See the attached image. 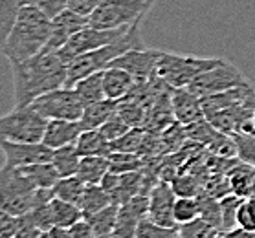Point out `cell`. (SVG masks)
Listing matches in <instances>:
<instances>
[{
	"mask_svg": "<svg viewBox=\"0 0 255 238\" xmlns=\"http://www.w3.org/2000/svg\"><path fill=\"white\" fill-rule=\"evenodd\" d=\"M103 2H107V0H68V7L79 13V15L90 17Z\"/></svg>",
	"mask_w": 255,
	"mask_h": 238,
	"instance_id": "cell-47",
	"label": "cell"
},
{
	"mask_svg": "<svg viewBox=\"0 0 255 238\" xmlns=\"http://www.w3.org/2000/svg\"><path fill=\"white\" fill-rule=\"evenodd\" d=\"M237 227L255 233V196H246L239 207Z\"/></svg>",
	"mask_w": 255,
	"mask_h": 238,
	"instance_id": "cell-41",
	"label": "cell"
},
{
	"mask_svg": "<svg viewBox=\"0 0 255 238\" xmlns=\"http://www.w3.org/2000/svg\"><path fill=\"white\" fill-rule=\"evenodd\" d=\"M147 141V134L143 128H130L125 136H122L120 140L112 141V152H132L138 154L141 151V147Z\"/></svg>",
	"mask_w": 255,
	"mask_h": 238,
	"instance_id": "cell-36",
	"label": "cell"
},
{
	"mask_svg": "<svg viewBox=\"0 0 255 238\" xmlns=\"http://www.w3.org/2000/svg\"><path fill=\"white\" fill-rule=\"evenodd\" d=\"M76 92L79 99L83 101V105H92L98 103L105 97V88H103V72H96L92 76L85 77L81 81L76 82Z\"/></svg>",
	"mask_w": 255,
	"mask_h": 238,
	"instance_id": "cell-29",
	"label": "cell"
},
{
	"mask_svg": "<svg viewBox=\"0 0 255 238\" xmlns=\"http://www.w3.org/2000/svg\"><path fill=\"white\" fill-rule=\"evenodd\" d=\"M143 46V39L139 33V24L130 26L127 33L112 42L109 46L98 48L92 52H87L83 55H77L72 63L68 64V79H66V86L74 88L77 81H81L85 77L92 76L96 72H103L116 61L120 55L130 52V50H141Z\"/></svg>",
	"mask_w": 255,
	"mask_h": 238,
	"instance_id": "cell-4",
	"label": "cell"
},
{
	"mask_svg": "<svg viewBox=\"0 0 255 238\" xmlns=\"http://www.w3.org/2000/svg\"><path fill=\"white\" fill-rule=\"evenodd\" d=\"M48 233H50V237H52V238H72V235H70V229H66V227L53 226Z\"/></svg>",
	"mask_w": 255,
	"mask_h": 238,
	"instance_id": "cell-50",
	"label": "cell"
},
{
	"mask_svg": "<svg viewBox=\"0 0 255 238\" xmlns=\"http://www.w3.org/2000/svg\"><path fill=\"white\" fill-rule=\"evenodd\" d=\"M254 125H255V114H254Z\"/></svg>",
	"mask_w": 255,
	"mask_h": 238,
	"instance_id": "cell-53",
	"label": "cell"
},
{
	"mask_svg": "<svg viewBox=\"0 0 255 238\" xmlns=\"http://www.w3.org/2000/svg\"><path fill=\"white\" fill-rule=\"evenodd\" d=\"M76 147L79 154H81V158L111 156L112 154V143L105 138L99 128H96V130H83Z\"/></svg>",
	"mask_w": 255,
	"mask_h": 238,
	"instance_id": "cell-22",
	"label": "cell"
},
{
	"mask_svg": "<svg viewBox=\"0 0 255 238\" xmlns=\"http://www.w3.org/2000/svg\"><path fill=\"white\" fill-rule=\"evenodd\" d=\"M52 35V18L33 4H28L18 15L0 52L11 63H22L44 52Z\"/></svg>",
	"mask_w": 255,
	"mask_h": 238,
	"instance_id": "cell-2",
	"label": "cell"
},
{
	"mask_svg": "<svg viewBox=\"0 0 255 238\" xmlns=\"http://www.w3.org/2000/svg\"><path fill=\"white\" fill-rule=\"evenodd\" d=\"M0 151L6 156V163L11 167H28L35 163L52 161L53 151L44 143H13L0 141Z\"/></svg>",
	"mask_w": 255,
	"mask_h": 238,
	"instance_id": "cell-13",
	"label": "cell"
},
{
	"mask_svg": "<svg viewBox=\"0 0 255 238\" xmlns=\"http://www.w3.org/2000/svg\"><path fill=\"white\" fill-rule=\"evenodd\" d=\"M85 189H87V183L79 176H66V178H61L57 181V185L53 187V196L79 205L83 194H85Z\"/></svg>",
	"mask_w": 255,
	"mask_h": 238,
	"instance_id": "cell-31",
	"label": "cell"
},
{
	"mask_svg": "<svg viewBox=\"0 0 255 238\" xmlns=\"http://www.w3.org/2000/svg\"><path fill=\"white\" fill-rule=\"evenodd\" d=\"M109 161H111V172H114V174L143 170L141 158L138 154H132V152H112L109 156Z\"/></svg>",
	"mask_w": 255,
	"mask_h": 238,
	"instance_id": "cell-35",
	"label": "cell"
},
{
	"mask_svg": "<svg viewBox=\"0 0 255 238\" xmlns=\"http://www.w3.org/2000/svg\"><path fill=\"white\" fill-rule=\"evenodd\" d=\"M39 238H52V237H50V233H42V235H41V237H39Z\"/></svg>",
	"mask_w": 255,
	"mask_h": 238,
	"instance_id": "cell-51",
	"label": "cell"
},
{
	"mask_svg": "<svg viewBox=\"0 0 255 238\" xmlns=\"http://www.w3.org/2000/svg\"><path fill=\"white\" fill-rule=\"evenodd\" d=\"M130 26H123V28H114V29H98L92 26H87L85 29H81L79 33L72 37L66 44H64L59 53L66 63H72L77 55H83L87 52L98 50V48L109 46L112 42H116L118 39H122L127 33Z\"/></svg>",
	"mask_w": 255,
	"mask_h": 238,
	"instance_id": "cell-10",
	"label": "cell"
},
{
	"mask_svg": "<svg viewBox=\"0 0 255 238\" xmlns=\"http://www.w3.org/2000/svg\"><path fill=\"white\" fill-rule=\"evenodd\" d=\"M184 130H186V138H189V140L195 141V143H202V145H206V147H211L215 141L221 138V134H224V132H221V130H217L206 117L200 119V121L191 123V125L184 127Z\"/></svg>",
	"mask_w": 255,
	"mask_h": 238,
	"instance_id": "cell-32",
	"label": "cell"
},
{
	"mask_svg": "<svg viewBox=\"0 0 255 238\" xmlns=\"http://www.w3.org/2000/svg\"><path fill=\"white\" fill-rule=\"evenodd\" d=\"M52 163H53V167L59 170L61 178L76 176L77 168H79V163H81V154H79L76 145L61 147V149H55V151H53Z\"/></svg>",
	"mask_w": 255,
	"mask_h": 238,
	"instance_id": "cell-27",
	"label": "cell"
},
{
	"mask_svg": "<svg viewBox=\"0 0 255 238\" xmlns=\"http://www.w3.org/2000/svg\"><path fill=\"white\" fill-rule=\"evenodd\" d=\"M70 235H72V238H98L87 218H83L70 227Z\"/></svg>",
	"mask_w": 255,
	"mask_h": 238,
	"instance_id": "cell-48",
	"label": "cell"
},
{
	"mask_svg": "<svg viewBox=\"0 0 255 238\" xmlns=\"http://www.w3.org/2000/svg\"><path fill=\"white\" fill-rule=\"evenodd\" d=\"M48 119L31 106H20L0 117V141L13 143H41Z\"/></svg>",
	"mask_w": 255,
	"mask_h": 238,
	"instance_id": "cell-6",
	"label": "cell"
},
{
	"mask_svg": "<svg viewBox=\"0 0 255 238\" xmlns=\"http://www.w3.org/2000/svg\"><path fill=\"white\" fill-rule=\"evenodd\" d=\"M118 114L123 117V121L130 128H141L145 117H147L139 101H127V99H122L118 103Z\"/></svg>",
	"mask_w": 255,
	"mask_h": 238,
	"instance_id": "cell-37",
	"label": "cell"
},
{
	"mask_svg": "<svg viewBox=\"0 0 255 238\" xmlns=\"http://www.w3.org/2000/svg\"><path fill=\"white\" fill-rule=\"evenodd\" d=\"M31 4L46 13L48 17L53 18L64 9H68V0H31Z\"/></svg>",
	"mask_w": 255,
	"mask_h": 238,
	"instance_id": "cell-44",
	"label": "cell"
},
{
	"mask_svg": "<svg viewBox=\"0 0 255 238\" xmlns=\"http://www.w3.org/2000/svg\"><path fill=\"white\" fill-rule=\"evenodd\" d=\"M228 181H230L233 194L243 198L252 196V189H254L255 181V167L241 161V159L233 161L230 165V170H228Z\"/></svg>",
	"mask_w": 255,
	"mask_h": 238,
	"instance_id": "cell-21",
	"label": "cell"
},
{
	"mask_svg": "<svg viewBox=\"0 0 255 238\" xmlns=\"http://www.w3.org/2000/svg\"><path fill=\"white\" fill-rule=\"evenodd\" d=\"M173 216L176 226H184L200 218V202L197 196H178L174 202Z\"/></svg>",
	"mask_w": 255,
	"mask_h": 238,
	"instance_id": "cell-33",
	"label": "cell"
},
{
	"mask_svg": "<svg viewBox=\"0 0 255 238\" xmlns=\"http://www.w3.org/2000/svg\"><path fill=\"white\" fill-rule=\"evenodd\" d=\"M224 235H226V238H255V233L241 229V227H235L232 231H224Z\"/></svg>",
	"mask_w": 255,
	"mask_h": 238,
	"instance_id": "cell-49",
	"label": "cell"
},
{
	"mask_svg": "<svg viewBox=\"0 0 255 238\" xmlns=\"http://www.w3.org/2000/svg\"><path fill=\"white\" fill-rule=\"evenodd\" d=\"M52 198L53 189H37L18 167L4 163L0 168V205L13 216L26 215Z\"/></svg>",
	"mask_w": 255,
	"mask_h": 238,
	"instance_id": "cell-3",
	"label": "cell"
},
{
	"mask_svg": "<svg viewBox=\"0 0 255 238\" xmlns=\"http://www.w3.org/2000/svg\"><path fill=\"white\" fill-rule=\"evenodd\" d=\"M156 0H107L88 17L90 26L98 29H114L141 24V18Z\"/></svg>",
	"mask_w": 255,
	"mask_h": 238,
	"instance_id": "cell-7",
	"label": "cell"
},
{
	"mask_svg": "<svg viewBox=\"0 0 255 238\" xmlns=\"http://www.w3.org/2000/svg\"><path fill=\"white\" fill-rule=\"evenodd\" d=\"M99 130H101L105 138H107V140H109L112 143V141L120 140L122 136H125V134H127L128 130H130V127H128L127 123L123 121V117L116 112V114H114V116H112L111 119H109V121L105 123V125L101 128H99Z\"/></svg>",
	"mask_w": 255,
	"mask_h": 238,
	"instance_id": "cell-43",
	"label": "cell"
},
{
	"mask_svg": "<svg viewBox=\"0 0 255 238\" xmlns=\"http://www.w3.org/2000/svg\"><path fill=\"white\" fill-rule=\"evenodd\" d=\"M83 127L79 121H66V119H50L44 130L42 143L48 145L52 151L66 145H76Z\"/></svg>",
	"mask_w": 255,
	"mask_h": 238,
	"instance_id": "cell-18",
	"label": "cell"
},
{
	"mask_svg": "<svg viewBox=\"0 0 255 238\" xmlns=\"http://www.w3.org/2000/svg\"><path fill=\"white\" fill-rule=\"evenodd\" d=\"M134 86H136V79L127 70L118 66H109L107 70H103V88L107 99L122 101L130 95Z\"/></svg>",
	"mask_w": 255,
	"mask_h": 238,
	"instance_id": "cell-19",
	"label": "cell"
},
{
	"mask_svg": "<svg viewBox=\"0 0 255 238\" xmlns=\"http://www.w3.org/2000/svg\"><path fill=\"white\" fill-rule=\"evenodd\" d=\"M160 57H162V52L141 48V50H130V52L120 55L111 66L127 70L136 79V84H141V82L151 81L152 77L156 76Z\"/></svg>",
	"mask_w": 255,
	"mask_h": 238,
	"instance_id": "cell-11",
	"label": "cell"
},
{
	"mask_svg": "<svg viewBox=\"0 0 255 238\" xmlns=\"http://www.w3.org/2000/svg\"><path fill=\"white\" fill-rule=\"evenodd\" d=\"M224 59L195 57V55H176V53H163L158 61L156 76L165 81L171 88H186L197 79L200 74L215 68Z\"/></svg>",
	"mask_w": 255,
	"mask_h": 238,
	"instance_id": "cell-5",
	"label": "cell"
},
{
	"mask_svg": "<svg viewBox=\"0 0 255 238\" xmlns=\"http://www.w3.org/2000/svg\"><path fill=\"white\" fill-rule=\"evenodd\" d=\"M90 26V20L85 15H79L74 9H64L57 17L52 18V35L48 41L44 52H59L72 37L79 33L81 29Z\"/></svg>",
	"mask_w": 255,
	"mask_h": 238,
	"instance_id": "cell-14",
	"label": "cell"
},
{
	"mask_svg": "<svg viewBox=\"0 0 255 238\" xmlns=\"http://www.w3.org/2000/svg\"><path fill=\"white\" fill-rule=\"evenodd\" d=\"M246 82H250V81L233 66V64L222 61V63L217 64L215 68L204 72L197 79H193L191 84H187L186 88H189L197 97L206 99V97H209V95L221 93V92H224V90H230V88L241 86V84H246Z\"/></svg>",
	"mask_w": 255,
	"mask_h": 238,
	"instance_id": "cell-9",
	"label": "cell"
},
{
	"mask_svg": "<svg viewBox=\"0 0 255 238\" xmlns=\"http://www.w3.org/2000/svg\"><path fill=\"white\" fill-rule=\"evenodd\" d=\"M13 72V106L31 105L44 93L66 86L68 63L59 52H41L39 55L11 63Z\"/></svg>",
	"mask_w": 255,
	"mask_h": 238,
	"instance_id": "cell-1",
	"label": "cell"
},
{
	"mask_svg": "<svg viewBox=\"0 0 255 238\" xmlns=\"http://www.w3.org/2000/svg\"><path fill=\"white\" fill-rule=\"evenodd\" d=\"M17 233V216L7 213L0 205V238H15Z\"/></svg>",
	"mask_w": 255,
	"mask_h": 238,
	"instance_id": "cell-45",
	"label": "cell"
},
{
	"mask_svg": "<svg viewBox=\"0 0 255 238\" xmlns=\"http://www.w3.org/2000/svg\"><path fill=\"white\" fill-rule=\"evenodd\" d=\"M171 106H173V117L182 127H187L206 117L202 99L197 97L189 88H173Z\"/></svg>",
	"mask_w": 255,
	"mask_h": 238,
	"instance_id": "cell-16",
	"label": "cell"
},
{
	"mask_svg": "<svg viewBox=\"0 0 255 238\" xmlns=\"http://www.w3.org/2000/svg\"><path fill=\"white\" fill-rule=\"evenodd\" d=\"M176 192L171 187V181L162 180L152 187L149 192V220H152L158 226L165 227H178L174 222L173 209L176 202Z\"/></svg>",
	"mask_w": 255,
	"mask_h": 238,
	"instance_id": "cell-12",
	"label": "cell"
},
{
	"mask_svg": "<svg viewBox=\"0 0 255 238\" xmlns=\"http://www.w3.org/2000/svg\"><path fill=\"white\" fill-rule=\"evenodd\" d=\"M136 238H182V237H180L178 227L158 226V224H154L152 220L145 218L138 226Z\"/></svg>",
	"mask_w": 255,
	"mask_h": 238,
	"instance_id": "cell-40",
	"label": "cell"
},
{
	"mask_svg": "<svg viewBox=\"0 0 255 238\" xmlns=\"http://www.w3.org/2000/svg\"><path fill=\"white\" fill-rule=\"evenodd\" d=\"M250 101H255V88L252 82H246V84L230 88V90H224L221 93H215V95H209V97L202 99V106H204V114L208 117L211 114H215V112L246 105Z\"/></svg>",
	"mask_w": 255,
	"mask_h": 238,
	"instance_id": "cell-17",
	"label": "cell"
},
{
	"mask_svg": "<svg viewBox=\"0 0 255 238\" xmlns=\"http://www.w3.org/2000/svg\"><path fill=\"white\" fill-rule=\"evenodd\" d=\"M111 172L109 156H87L81 158L77 174L87 185H101V181Z\"/></svg>",
	"mask_w": 255,
	"mask_h": 238,
	"instance_id": "cell-23",
	"label": "cell"
},
{
	"mask_svg": "<svg viewBox=\"0 0 255 238\" xmlns=\"http://www.w3.org/2000/svg\"><path fill=\"white\" fill-rule=\"evenodd\" d=\"M24 172V176L33 183L37 189H53L57 185V181L61 180L59 170L53 167L52 161L46 163H35V165H28V167H18Z\"/></svg>",
	"mask_w": 255,
	"mask_h": 238,
	"instance_id": "cell-24",
	"label": "cell"
},
{
	"mask_svg": "<svg viewBox=\"0 0 255 238\" xmlns=\"http://www.w3.org/2000/svg\"><path fill=\"white\" fill-rule=\"evenodd\" d=\"M50 207H52V215H53V224L57 227H70L77 224L79 220L85 218L83 211L79 205L76 203L64 202V200H59V198L53 196L52 202H50Z\"/></svg>",
	"mask_w": 255,
	"mask_h": 238,
	"instance_id": "cell-28",
	"label": "cell"
},
{
	"mask_svg": "<svg viewBox=\"0 0 255 238\" xmlns=\"http://www.w3.org/2000/svg\"><path fill=\"white\" fill-rule=\"evenodd\" d=\"M118 211H120V205H118V203H112V205L101 209L99 213H96V215L87 216L88 224L92 226L96 237L98 238H112L114 229H116Z\"/></svg>",
	"mask_w": 255,
	"mask_h": 238,
	"instance_id": "cell-26",
	"label": "cell"
},
{
	"mask_svg": "<svg viewBox=\"0 0 255 238\" xmlns=\"http://www.w3.org/2000/svg\"><path fill=\"white\" fill-rule=\"evenodd\" d=\"M252 196H255V181H254V189H252Z\"/></svg>",
	"mask_w": 255,
	"mask_h": 238,
	"instance_id": "cell-52",
	"label": "cell"
},
{
	"mask_svg": "<svg viewBox=\"0 0 255 238\" xmlns=\"http://www.w3.org/2000/svg\"><path fill=\"white\" fill-rule=\"evenodd\" d=\"M237 147V159L255 167V132L232 134Z\"/></svg>",
	"mask_w": 255,
	"mask_h": 238,
	"instance_id": "cell-39",
	"label": "cell"
},
{
	"mask_svg": "<svg viewBox=\"0 0 255 238\" xmlns=\"http://www.w3.org/2000/svg\"><path fill=\"white\" fill-rule=\"evenodd\" d=\"M145 183L143 170H134V172H123V174H114L109 172L101 181V187L111 194L112 202L122 205L128 202L130 198L143 194L141 187Z\"/></svg>",
	"mask_w": 255,
	"mask_h": 238,
	"instance_id": "cell-15",
	"label": "cell"
},
{
	"mask_svg": "<svg viewBox=\"0 0 255 238\" xmlns=\"http://www.w3.org/2000/svg\"><path fill=\"white\" fill-rule=\"evenodd\" d=\"M112 203L114 202H112L111 194L105 191L101 185H87L79 207H81L83 215H85V218H87V216L96 215V213H99L101 209L109 207V205H112Z\"/></svg>",
	"mask_w": 255,
	"mask_h": 238,
	"instance_id": "cell-30",
	"label": "cell"
},
{
	"mask_svg": "<svg viewBox=\"0 0 255 238\" xmlns=\"http://www.w3.org/2000/svg\"><path fill=\"white\" fill-rule=\"evenodd\" d=\"M244 198L237 196V194H226L219 200L221 205V218H222V231H232L237 227V213L239 207L243 203Z\"/></svg>",
	"mask_w": 255,
	"mask_h": 238,
	"instance_id": "cell-34",
	"label": "cell"
},
{
	"mask_svg": "<svg viewBox=\"0 0 255 238\" xmlns=\"http://www.w3.org/2000/svg\"><path fill=\"white\" fill-rule=\"evenodd\" d=\"M173 191L176 192V196H197V185L193 181L191 176H180L171 181Z\"/></svg>",
	"mask_w": 255,
	"mask_h": 238,
	"instance_id": "cell-46",
	"label": "cell"
},
{
	"mask_svg": "<svg viewBox=\"0 0 255 238\" xmlns=\"http://www.w3.org/2000/svg\"><path fill=\"white\" fill-rule=\"evenodd\" d=\"M31 108L37 110L42 117L50 119H66V121H79L85 110L83 101L77 95L76 88H57L44 93L31 103Z\"/></svg>",
	"mask_w": 255,
	"mask_h": 238,
	"instance_id": "cell-8",
	"label": "cell"
},
{
	"mask_svg": "<svg viewBox=\"0 0 255 238\" xmlns=\"http://www.w3.org/2000/svg\"><path fill=\"white\" fill-rule=\"evenodd\" d=\"M178 231L182 238H217L221 229L211 226L204 218H197V220L189 222V224L178 226Z\"/></svg>",
	"mask_w": 255,
	"mask_h": 238,
	"instance_id": "cell-38",
	"label": "cell"
},
{
	"mask_svg": "<svg viewBox=\"0 0 255 238\" xmlns=\"http://www.w3.org/2000/svg\"><path fill=\"white\" fill-rule=\"evenodd\" d=\"M118 103L120 101H114V99H101L98 103L85 106L83 116L79 119L83 130H96V128L103 127L118 112Z\"/></svg>",
	"mask_w": 255,
	"mask_h": 238,
	"instance_id": "cell-20",
	"label": "cell"
},
{
	"mask_svg": "<svg viewBox=\"0 0 255 238\" xmlns=\"http://www.w3.org/2000/svg\"><path fill=\"white\" fill-rule=\"evenodd\" d=\"M28 4H31V0H0V48L6 42L20 11Z\"/></svg>",
	"mask_w": 255,
	"mask_h": 238,
	"instance_id": "cell-25",
	"label": "cell"
},
{
	"mask_svg": "<svg viewBox=\"0 0 255 238\" xmlns=\"http://www.w3.org/2000/svg\"><path fill=\"white\" fill-rule=\"evenodd\" d=\"M42 233L44 231L37 226L31 211L22 216H17V233H15V238H39Z\"/></svg>",
	"mask_w": 255,
	"mask_h": 238,
	"instance_id": "cell-42",
	"label": "cell"
}]
</instances>
